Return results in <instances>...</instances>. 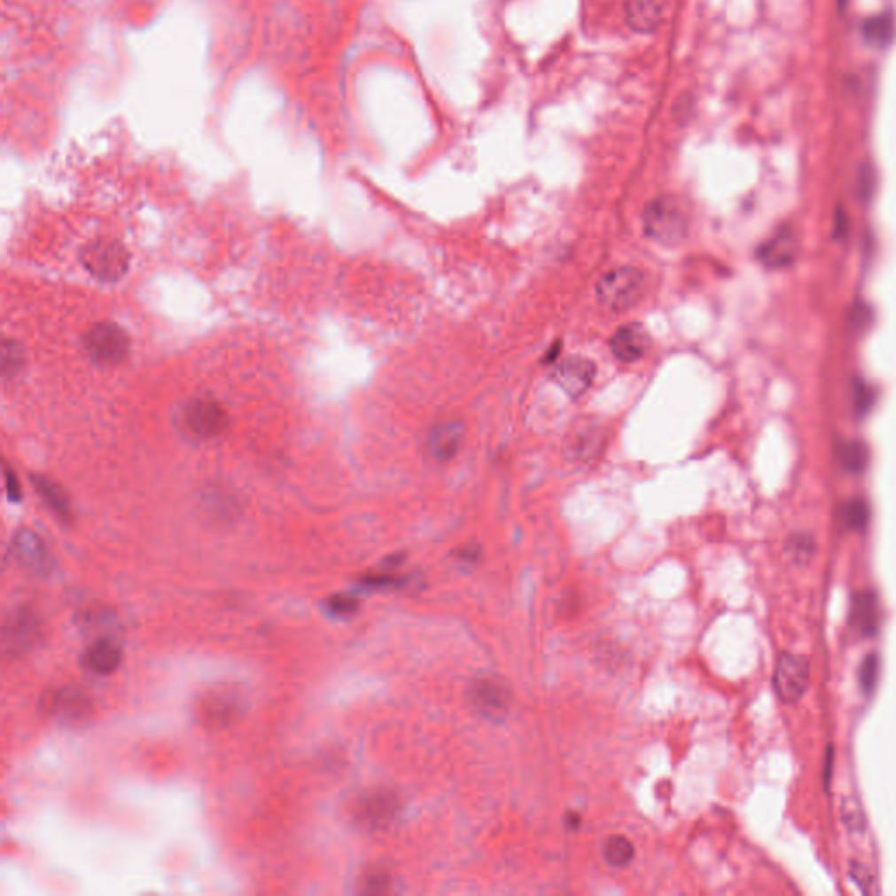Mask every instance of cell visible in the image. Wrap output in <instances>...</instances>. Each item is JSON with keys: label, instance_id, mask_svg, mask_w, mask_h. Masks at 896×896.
<instances>
[{"label": "cell", "instance_id": "cell-9", "mask_svg": "<svg viewBox=\"0 0 896 896\" xmlns=\"http://www.w3.org/2000/svg\"><path fill=\"white\" fill-rule=\"evenodd\" d=\"M184 422L191 432L202 438L219 436L230 424L226 410L212 400L191 401L184 410Z\"/></svg>", "mask_w": 896, "mask_h": 896}, {"label": "cell", "instance_id": "cell-29", "mask_svg": "<svg viewBox=\"0 0 896 896\" xmlns=\"http://www.w3.org/2000/svg\"><path fill=\"white\" fill-rule=\"evenodd\" d=\"M21 364H23L21 347L16 342L5 340L2 345V373H4V377L16 373Z\"/></svg>", "mask_w": 896, "mask_h": 896}, {"label": "cell", "instance_id": "cell-21", "mask_svg": "<svg viewBox=\"0 0 896 896\" xmlns=\"http://www.w3.org/2000/svg\"><path fill=\"white\" fill-rule=\"evenodd\" d=\"M34 487L55 515H58L62 520H69L72 515L69 495L58 483L46 477H34Z\"/></svg>", "mask_w": 896, "mask_h": 896}, {"label": "cell", "instance_id": "cell-7", "mask_svg": "<svg viewBox=\"0 0 896 896\" xmlns=\"http://www.w3.org/2000/svg\"><path fill=\"white\" fill-rule=\"evenodd\" d=\"M552 378L567 396L576 400L592 387L596 378V364L587 357L573 355L553 368Z\"/></svg>", "mask_w": 896, "mask_h": 896}, {"label": "cell", "instance_id": "cell-4", "mask_svg": "<svg viewBox=\"0 0 896 896\" xmlns=\"http://www.w3.org/2000/svg\"><path fill=\"white\" fill-rule=\"evenodd\" d=\"M82 263L86 270L98 280L116 282L127 274L130 256L120 242L100 238L86 245L82 253Z\"/></svg>", "mask_w": 896, "mask_h": 896}, {"label": "cell", "instance_id": "cell-31", "mask_svg": "<svg viewBox=\"0 0 896 896\" xmlns=\"http://www.w3.org/2000/svg\"><path fill=\"white\" fill-rule=\"evenodd\" d=\"M876 190V170L870 163H865L858 170V183H856V191L861 200H870Z\"/></svg>", "mask_w": 896, "mask_h": 896}, {"label": "cell", "instance_id": "cell-5", "mask_svg": "<svg viewBox=\"0 0 896 896\" xmlns=\"http://www.w3.org/2000/svg\"><path fill=\"white\" fill-rule=\"evenodd\" d=\"M84 348L98 364H118L130 350V339L113 323H97L84 335Z\"/></svg>", "mask_w": 896, "mask_h": 896}, {"label": "cell", "instance_id": "cell-27", "mask_svg": "<svg viewBox=\"0 0 896 896\" xmlns=\"http://www.w3.org/2000/svg\"><path fill=\"white\" fill-rule=\"evenodd\" d=\"M599 434H597V429H578L574 440L571 441V447L574 448V454L576 457L580 459H585V457H592L590 454H596L597 452V443H599Z\"/></svg>", "mask_w": 896, "mask_h": 896}, {"label": "cell", "instance_id": "cell-18", "mask_svg": "<svg viewBox=\"0 0 896 896\" xmlns=\"http://www.w3.org/2000/svg\"><path fill=\"white\" fill-rule=\"evenodd\" d=\"M123 662V650L109 637L95 641L84 653V666L95 674H113Z\"/></svg>", "mask_w": 896, "mask_h": 896}, {"label": "cell", "instance_id": "cell-34", "mask_svg": "<svg viewBox=\"0 0 896 896\" xmlns=\"http://www.w3.org/2000/svg\"><path fill=\"white\" fill-rule=\"evenodd\" d=\"M387 884H389V883H387V877H384V876H373V877H370V879H368V883H366V890H368V892H371V893H378V892H384V888H386Z\"/></svg>", "mask_w": 896, "mask_h": 896}, {"label": "cell", "instance_id": "cell-25", "mask_svg": "<svg viewBox=\"0 0 896 896\" xmlns=\"http://www.w3.org/2000/svg\"><path fill=\"white\" fill-rule=\"evenodd\" d=\"M786 552L797 564H807L814 555V540L809 534H795L786 545Z\"/></svg>", "mask_w": 896, "mask_h": 896}, {"label": "cell", "instance_id": "cell-11", "mask_svg": "<svg viewBox=\"0 0 896 896\" xmlns=\"http://www.w3.org/2000/svg\"><path fill=\"white\" fill-rule=\"evenodd\" d=\"M12 553L16 562L37 574H44L53 567V555L46 543L30 529H21L12 538Z\"/></svg>", "mask_w": 896, "mask_h": 896}, {"label": "cell", "instance_id": "cell-16", "mask_svg": "<svg viewBox=\"0 0 896 896\" xmlns=\"http://www.w3.org/2000/svg\"><path fill=\"white\" fill-rule=\"evenodd\" d=\"M797 244V237L791 230H781L761 244L757 256L768 269H783L795 260L799 251Z\"/></svg>", "mask_w": 896, "mask_h": 896}, {"label": "cell", "instance_id": "cell-6", "mask_svg": "<svg viewBox=\"0 0 896 896\" xmlns=\"http://www.w3.org/2000/svg\"><path fill=\"white\" fill-rule=\"evenodd\" d=\"M809 680L811 667L804 657L793 653L781 655L774 673V690L783 702H799L809 687Z\"/></svg>", "mask_w": 896, "mask_h": 896}, {"label": "cell", "instance_id": "cell-33", "mask_svg": "<svg viewBox=\"0 0 896 896\" xmlns=\"http://www.w3.org/2000/svg\"><path fill=\"white\" fill-rule=\"evenodd\" d=\"M5 488L11 501H18L21 497V485L11 468H5Z\"/></svg>", "mask_w": 896, "mask_h": 896}, {"label": "cell", "instance_id": "cell-2", "mask_svg": "<svg viewBox=\"0 0 896 896\" xmlns=\"http://www.w3.org/2000/svg\"><path fill=\"white\" fill-rule=\"evenodd\" d=\"M644 274L634 267H620L610 270L596 287V296L603 307L612 312H625L637 305L644 292Z\"/></svg>", "mask_w": 896, "mask_h": 896}, {"label": "cell", "instance_id": "cell-3", "mask_svg": "<svg viewBox=\"0 0 896 896\" xmlns=\"http://www.w3.org/2000/svg\"><path fill=\"white\" fill-rule=\"evenodd\" d=\"M43 639V621L32 608H16L5 615L2 625V648L9 657L32 651Z\"/></svg>", "mask_w": 896, "mask_h": 896}, {"label": "cell", "instance_id": "cell-14", "mask_svg": "<svg viewBox=\"0 0 896 896\" xmlns=\"http://www.w3.org/2000/svg\"><path fill=\"white\" fill-rule=\"evenodd\" d=\"M242 711V698L233 690L208 691L202 700L200 716L210 727H226Z\"/></svg>", "mask_w": 896, "mask_h": 896}, {"label": "cell", "instance_id": "cell-17", "mask_svg": "<svg viewBox=\"0 0 896 896\" xmlns=\"http://www.w3.org/2000/svg\"><path fill=\"white\" fill-rule=\"evenodd\" d=\"M471 700L483 716L501 720L510 709V695L506 689L490 680H480L471 689Z\"/></svg>", "mask_w": 896, "mask_h": 896}, {"label": "cell", "instance_id": "cell-24", "mask_svg": "<svg viewBox=\"0 0 896 896\" xmlns=\"http://www.w3.org/2000/svg\"><path fill=\"white\" fill-rule=\"evenodd\" d=\"M604 858L612 867H627L634 858V845L625 837H610L604 844Z\"/></svg>", "mask_w": 896, "mask_h": 896}, {"label": "cell", "instance_id": "cell-13", "mask_svg": "<svg viewBox=\"0 0 896 896\" xmlns=\"http://www.w3.org/2000/svg\"><path fill=\"white\" fill-rule=\"evenodd\" d=\"M651 347V339L646 328L639 323L623 324L610 340V348L613 355L623 362H635L648 354Z\"/></svg>", "mask_w": 896, "mask_h": 896}, {"label": "cell", "instance_id": "cell-26", "mask_svg": "<svg viewBox=\"0 0 896 896\" xmlns=\"http://www.w3.org/2000/svg\"><path fill=\"white\" fill-rule=\"evenodd\" d=\"M879 669H881V662H879V657L876 653L872 655H867L863 664L860 666V674H858V680H860V687L865 691V693H872L876 685H877V680H879Z\"/></svg>", "mask_w": 896, "mask_h": 896}, {"label": "cell", "instance_id": "cell-23", "mask_svg": "<svg viewBox=\"0 0 896 896\" xmlns=\"http://www.w3.org/2000/svg\"><path fill=\"white\" fill-rule=\"evenodd\" d=\"M838 463L849 473H860L869 463V452L860 441H845L838 445Z\"/></svg>", "mask_w": 896, "mask_h": 896}, {"label": "cell", "instance_id": "cell-30", "mask_svg": "<svg viewBox=\"0 0 896 896\" xmlns=\"http://www.w3.org/2000/svg\"><path fill=\"white\" fill-rule=\"evenodd\" d=\"M842 820L845 827L853 831H861L865 828V814L854 799H845L842 804Z\"/></svg>", "mask_w": 896, "mask_h": 896}, {"label": "cell", "instance_id": "cell-20", "mask_svg": "<svg viewBox=\"0 0 896 896\" xmlns=\"http://www.w3.org/2000/svg\"><path fill=\"white\" fill-rule=\"evenodd\" d=\"M861 34L870 46L877 48L890 46L896 35L895 16L890 12H881L867 18L861 25Z\"/></svg>", "mask_w": 896, "mask_h": 896}, {"label": "cell", "instance_id": "cell-10", "mask_svg": "<svg viewBox=\"0 0 896 896\" xmlns=\"http://www.w3.org/2000/svg\"><path fill=\"white\" fill-rule=\"evenodd\" d=\"M43 704L48 713L67 723L84 721L93 711L90 697L75 687H64L51 691L43 700Z\"/></svg>", "mask_w": 896, "mask_h": 896}, {"label": "cell", "instance_id": "cell-28", "mask_svg": "<svg viewBox=\"0 0 896 896\" xmlns=\"http://www.w3.org/2000/svg\"><path fill=\"white\" fill-rule=\"evenodd\" d=\"M849 872H851V877H853V881L856 883V886L860 888L861 893H865V895H879L876 876L865 865H861L858 861H853Z\"/></svg>", "mask_w": 896, "mask_h": 896}, {"label": "cell", "instance_id": "cell-1", "mask_svg": "<svg viewBox=\"0 0 896 896\" xmlns=\"http://www.w3.org/2000/svg\"><path fill=\"white\" fill-rule=\"evenodd\" d=\"M643 226L651 240L662 245H680L689 235V214L680 200L664 195L646 206Z\"/></svg>", "mask_w": 896, "mask_h": 896}, {"label": "cell", "instance_id": "cell-15", "mask_svg": "<svg viewBox=\"0 0 896 896\" xmlns=\"http://www.w3.org/2000/svg\"><path fill=\"white\" fill-rule=\"evenodd\" d=\"M881 625V610L877 596L870 590L858 592L851 604V627L861 637L877 634Z\"/></svg>", "mask_w": 896, "mask_h": 896}, {"label": "cell", "instance_id": "cell-8", "mask_svg": "<svg viewBox=\"0 0 896 896\" xmlns=\"http://www.w3.org/2000/svg\"><path fill=\"white\" fill-rule=\"evenodd\" d=\"M400 813V799L389 790H378L364 795L355 806V818L371 830L386 828Z\"/></svg>", "mask_w": 896, "mask_h": 896}, {"label": "cell", "instance_id": "cell-19", "mask_svg": "<svg viewBox=\"0 0 896 896\" xmlns=\"http://www.w3.org/2000/svg\"><path fill=\"white\" fill-rule=\"evenodd\" d=\"M625 16L632 30L650 34L662 21V9L657 0H627Z\"/></svg>", "mask_w": 896, "mask_h": 896}, {"label": "cell", "instance_id": "cell-12", "mask_svg": "<svg viewBox=\"0 0 896 896\" xmlns=\"http://www.w3.org/2000/svg\"><path fill=\"white\" fill-rule=\"evenodd\" d=\"M464 436H466V427L463 422L450 420V422H441V424L434 425L429 431L427 441H425V448H427L429 457L434 459L436 463L452 461L459 454Z\"/></svg>", "mask_w": 896, "mask_h": 896}, {"label": "cell", "instance_id": "cell-32", "mask_svg": "<svg viewBox=\"0 0 896 896\" xmlns=\"http://www.w3.org/2000/svg\"><path fill=\"white\" fill-rule=\"evenodd\" d=\"M328 610L333 613V615H339V617H344V615H352L355 610H357V599H354L352 596L348 594H340V596H335L328 601Z\"/></svg>", "mask_w": 896, "mask_h": 896}, {"label": "cell", "instance_id": "cell-22", "mask_svg": "<svg viewBox=\"0 0 896 896\" xmlns=\"http://www.w3.org/2000/svg\"><path fill=\"white\" fill-rule=\"evenodd\" d=\"M840 524L849 531H861L869 524V506L863 499H849L838 510Z\"/></svg>", "mask_w": 896, "mask_h": 896}]
</instances>
